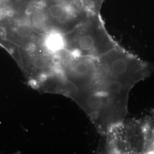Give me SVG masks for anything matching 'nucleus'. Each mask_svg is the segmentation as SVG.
Here are the masks:
<instances>
[{
    "label": "nucleus",
    "instance_id": "2",
    "mask_svg": "<svg viewBox=\"0 0 154 154\" xmlns=\"http://www.w3.org/2000/svg\"><path fill=\"white\" fill-rule=\"evenodd\" d=\"M105 135L110 153H144V122L123 119L111 127Z\"/></svg>",
    "mask_w": 154,
    "mask_h": 154
},
{
    "label": "nucleus",
    "instance_id": "1",
    "mask_svg": "<svg viewBox=\"0 0 154 154\" xmlns=\"http://www.w3.org/2000/svg\"><path fill=\"white\" fill-rule=\"evenodd\" d=\"M119 45L105 28L100 14L87 18L65 36V50L72 55L98 58Z\"/></svg>",
    "mask_w": 154,
    "mask_h": 154
},
{
    "label": "nucleus",
    "instance_id": "4",
    "mask_svg": "<svg viewBox=\"0 0 154 154\" xmlns=\"http://www.w3.org/2000/svg\"><path fill=\"white\" fill-rule=\"evenodd\" d=\"M22 1H23V0H22V1H21V2H20V3H19V4H18V6H17L16 8V9H14V11H15V10H16V9H17V8H18V6L20 5V4H21V2H22ZM14 10H13V11H11V12H10V13H11V12H13V11H14ZM10 13H8V14H10ZM4 15H5V14H4Z\"/></svg>",
    "mask_w": 154,
    "mask_h": 154
},
{
    "label": "nucleus",
    "instance_id": "3",
    "mask_svg": "<svg viewBox=\"0 0 154 154\" xmlns=\"http://www.w3.org/2000/svg\"><path fill=\"white\" fill-rule=\"evenodd\" d=\"M145 147L144 153H154V116L144 121Z\"/></svg>",
    "mask_w": 154,
    "mask_h": 154
}]
</instances>
